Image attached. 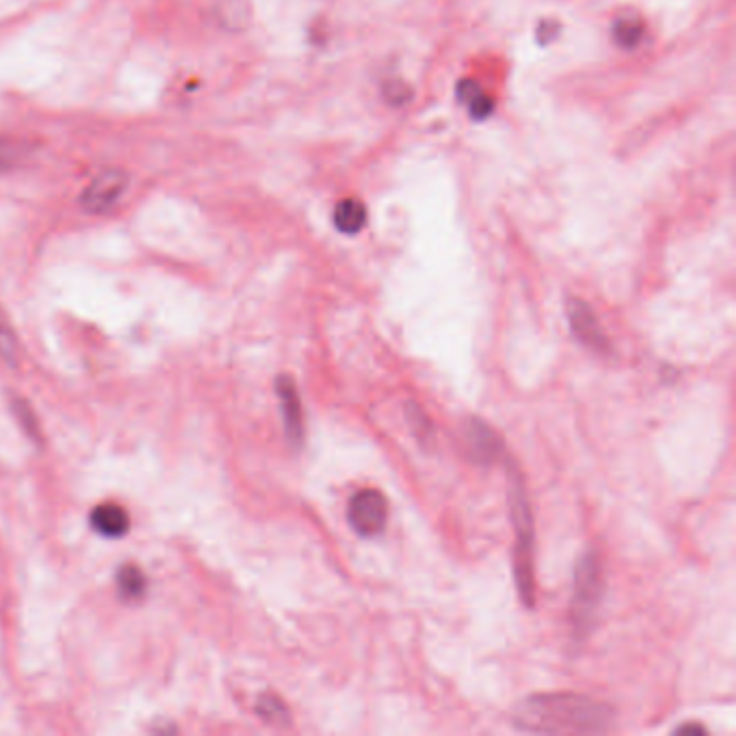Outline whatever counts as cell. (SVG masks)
Instances as JSON below:
<instances>
[{
    "mask_svg": "<svg viewBox=\"0 0 736 736\" xmlns=\"http://www.w3.org/2000/svg\"><path fill=\"white\" fill-rule=\"evenodd\" d=\"M466 448H469L471 456L480 465H491L503 451L501 439L497 437L495 430L488 428L480 419H473L469 426H466Z\"/></svg>",
    "mask_w": 736,
    "mask_h": 736,
    "instance_id": "cell-7",
    "label": "cell"
},
{
    "mask_svg": "<svg viewBox=\"0 0 736 736\" xmlns=\"http://www.w3.org/2000/svg\"><path fill=\"white\" fill-rule=\"evenodd\" d=\"M458 95H460V100L469 106L473 120H486V117L492 112L491 98H486L483 91L477 87L475 83H471V80H462V83L458 84Z\"/></svg>",
    "mask_w": 736,
    "mask_h": 736,
    "instance_id": "cell-11",
    "label": "cell"
},
{
    "mask_svg": "<svg viewBox=\"0 0 736 736\" xmlns=\"http://www.w3.org/2000/svg\"><path fill=\"white\" fill-rule=\"evenodd\" d=\"M120 585L126 596H138L143 590V577L137 568H123L120 574Z\"/></svg>",
    "mask_w": 736,
    "mask_h": 736,
    "instance_id": "cell-14",
    "label": "cell"
},
{
    "mask_svg": "<svg viewBox=\"0 0 736 736\" xmlns=\"http://www.w3.org/2000/svg\"><path fill=\"white\" fill-rule=\"evenodd\" d=\"M512 722L525 732L590 734L614 723V708L579 693H540L519 704Z\"/></svg>",
    "mask_w": 736,
    "mask_h": 736,
    "instance_id": "cell-1",
    "label": "cell"
},
{
    "mask_svg": "<svg viewBox=\"0 0 736 736\" xmlns=\"http://www.w3.org/2000/svg\"><path fill=\"white\" fill-rule=\"evenodd\" d=\"M91 525H93V529L98 534L106 536V538H120L130 528V517L117 503H102L91 514Z\"/></svg>",
    "mask_w": 736,
    "mask_h": 736,
    "instance_id": "cell-9",
    "label": "cell"
},
{
    "mask_svg": "<svg viewBox=\"0 0 736 736\" xmlns=\"http://www.w3.org/2000/svg\"><path fill=\"white\" fill-rule=\"evenodd\" d=\"M600 596H603V566L594 553H588L577 566L574 577V600H572V620L579 631L592 622L594 611L599 609Z\"/></svg>",
    "mask_w": 736,
    "mask_h": 736,
    "instance_id": "cell-3",
    "label": "cell"
},
{
    "mask_svg": "<svg viewBox=\"0 0 736 736\" xmlns=\"http://www.w3.org/2000/svg\"><path fill=\"white\" fill-rule=\"evenodd\" d=\"M126 186H128V175L123 173V171H112V169L104 171V173H100L87 186V191L83 192L80 203H83V208L87 209V212H93V214L106 212L111 206H115L117 199L123 195V191H126Z\"/></svg>",
    "mask_w": 736,
    "mask_h": 736,
    "instance_id": "cell-5",
    "label": "cell"
},
{
    "mask_svg": "<svg viewBox=\"0 0 736 736\" xmlns=\"http://www.w3.org/2000/svg\"><path fill=\"white\" fill-rule=\"evenodd\" d=\"M26 158V147L22 143L0 141V171L15 169Z\"/></svg>",
    "mask_w": 736,
    "mask_h": 736,
    "instance_id": "cell-13",
    "label": "cell"
},
{
    "mask_svg": "<svg viewBox=\"0 0 736 736\" xmlns=\"http://www.w3.org/2000/svg\"><path fill=\"white\" fill-rule=\"evenodd\" d=\"M365 220H368V212L359 199H343L335 208V227L341 234H357L363 229Z\"/></svg>",
    "mask_w": 736,
    "mask_h": 736,
    "instance_id": "cell-10",
    "label": "cell"
},
{
    "mask_svg": "<svg viewBox=\"0 0 736 736\" xmlns=\"http://www.w3.org/2000/svg\"><path fill=\"white\" fill-rule=\"evenodd\" d=\"M643 35V24L637 18H622L614 24V40L622 48H633L639 44Z\"/></svg>",
    "mask_w": 736,
    "mask_h": 736,
    "instance_id": "cell-12",
    "label": "cell"
},
{
    "mask_svg": "<svg viewBox=\"0 0 736 736\" xmlns=\"http://www.w3.org/2000/svg\"><path fill=\"white\" fill-rule=\"evenodd\" d=\"M510 517L517 529V546H514V574H517L519 594L523 603L534 607L536 603V577H534V520H531L529 499L525 491L523 477L510 466Z\"/></svg>",
    "mask_w": 736,
    "mask_h": 736,
    "instance_id": "cell-2",
    "label": "cell"
},
{
    "mask_svg": "<svg viewBox=\"0 0 736 736\" xmlns=\"http://www.w3.org/2000/svg\"><path fill=\"white\" fill-rule=\"evenodd\" d=\"M568 320H571V329L577 340L585 343L588 348H592L596 352H605L609 348V341H607L603 329H600L599 320H596L594 311L590 309L588 303L583 300H568Z\"/></svg>",
    "mask_w": 736,
    "mask_h": 736,
    "instance_id": "cell-6",
    "label": "cell"
},
{
    "mask_svg": "<svg viewBox=\"0 0 736 736\" xmlns=\"http://www.w3.org/2000/svg\"><path fill=\"white\" fill-rule=\"evenodd\" d=\"M386 519H389V506L383 492L374 488L354 492L350 503H348V523L363 538H372L385 529Z\"/></svg>",
    "mask_w": 736,
    "mask_h": 736,
    "instance_id": "cell-4",
    "label": "cell"
},
{
    "mask_svg": "<svg viewBox=\"0 0 736 736\" xmlns=\"http://www.w3.org/2000/svg\"><path fill=\"white\" fill-rule=\"evenodd\" d=\"M279 400H281L283 421H286V432L292 439L294 445L303 440V408H300V397L297 386H294L289 376H281L277 380Z\"/></svg>",
    "mask_w": 736,
    "mask_h": 736,
    "instance_id": "cell-8",
    "label": "cell"
}]
</instances>
